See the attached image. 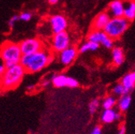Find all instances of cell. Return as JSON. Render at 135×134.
<instances>
[{"label":"cell","instance_id":"cb8c5ba5","mask_svg":"<svg viewBox=\"0 0 135 134\" xmlns=\"http://www.w3.org/2000/svg\"><path fill=\"white\" fill-rule=\"evenodd\" d=\"M101 44H102L104 47H105L106 49H112L114 46V41L110 37H107Z\"/></svg>","mask_w":135,"mask_h":134},{"label":"cell","instance_id":"7c38bea8","mask_svg":"<svg viewBox=\"0 0 135 134\" xmlns=\"http://www.w3.org/2000/svg\"><path fill=\"white\" fill-rule=\"evenodd\" d=\"M121 84L123 85L124 91H125V95L129 94L131 91H133L134 85H135V72H129L126 74L121 81Z\"/></svg>","mask_w":135,"mask_h":134},{"label":"cell","instance_id":"603a6c76","mask_svg":"<svg viewBox=\"0 0 135 134\" xmlns=\"http://www.w3.org/2000/svg\"><path fill=\"white\" fill-rule=\"evenodd\" d=\"M31 17H32V14L29 12H22L21 14L18 16L19 20H22V21H24V22H29L31 19Z\"/></svg>","mask_w":135,"mask_h":134},{"label":"cell","instance_id":"44dd1931","mask_svg":"<svg viewBox=\"0 0 135 134\" xmlns=\"http://www.w3.org/2000/svg\"><path fill=\"white\" fill-rule=\"evenodd\" d=\"M113 93L115 96H122L123 95H125V91L123 85L121 83H119L114 86L113 88Z\"/></svg>","mask_w":135,"mask_h":134},{"label":"cell","instance_id":"f1b7e54d","mask_svg":"<svg viewBox=\"0 0 135 134\" xmlns=\"http://www.w3.org/2000/svg\"><path fill=\"white\" fill-rule=\"evenodd\" d=\"M125 132H126V128H125V126H124V125H123V126L121 127V128L119 129L117 134H125Z\"/></svg>","mask_w":135,"mask_h":134},{"label":"cell","instance_id":"4dcf8cb0","mask_svg":"<svg viewBox=\"0 0 135 134\" xmlns=\"http://www.w3.org/2000/svg\"><path fill=\"white\" fill-rule=\"evenodd\" d=\"M121 117H122V115H121L119 113L116 112V115H115V120H119V119L121 118Z\"/></svg>","mask_w":135,"mask_h":134},{"label":"cell","instance_id":"6da1fadb","mask_svg":"<svg viewBox=\"0 0 135 134\" xmlns=\"http://www.w3.org/2000/svg\"><path fill=\"white\" fill-rule=\"evenodd\" d=\"M52 61V53L45 48L31 54H22L20 64L26 73H36L46 68Z\"/></svg>","mask_w":135,"mask_h":134},{"label":"cell","instance_id":"f546056e","mask_svg":"<svg viewBox=\"0 0 135 134\" xmlns=\"http://www.w3.org/2000/svg\"><path fill=\"white\" fill-rule=\"evenodd\" d=\"M34 89H35V86L34 85H29L26 86V91H34Z\"/></svg>","mask_w":135,"mask_h":134},{"label":"cell","instance_id":"9a60e30c","mask_svg":"<svg viewBox=\"0 0 135 134\" xmlns=\"http://www.w3.org/2000/svg\"><path fill=\"white\" fill-rule=\"evenodd\" d=\"M68 77L64 74H54L51 78V82L57 88L64 87L67 86Z\"/></svg>","mask_w":135,"mask_h":134},{"label":"cell","instance_id":"3957f363","mask_svg":"<svg viewBox=\"0 0 135 134\" xmlns=\"http://www.w3.org/2000/svg\"><path fill=\"white\" fill-rule=\"evenodd\" d=\"M22 56V53L19 44L6 41L0 47V58L3 59L6 68L19 64Z\"/></svg>","mask_w":135,"mask_h":134},{"label":"cell","instance_id":"ba28073f","mask_svg":"<svg viewBox=\"0 0 135 134\" xmlns=\"http://www.w3.org/2000/svg\"><path fill=\"white\" fill-rule=\"evenodd\" d=\"M78 49L75 46H69L67 49L59 53V62L64 66H69L73 63L78 56Z\"/></svg>","mask_w":135,"mask_h":134},{"label":"cell","instance_id":"d6986e66","mask_svg":"<svg viewBox=\"0 0 135 134\" xmlns=\"http://www.w3.org/2000/svg\"><path fill=\"white\" fill-rule=\"evenodd\" d=\"M116 104V99L114 96H108L106 97L102 102V107L104 110H109V109H112L113 107Z\"/></svg>","mask_w":135,"mask_h":134},{"label":"cell","instance_id":"5bb4252c","mask_svg":"<svg viewBox=\"0 0 135 134\" xmlns=\"http://www.w3.org/2000/svg\"><path fill=\"white\" fill-rule=\"evenodd\" d=\"M112 58L114 65L119 66L124 62V50L119 47H114L112 50Z\"/></svg>","mask_w":135,"mask_h":134},{"label":"cell","instance_id":"8992f818","mask_svg":"<svg viewBox=\"0 0 135 134\" xmlns=\"http://www.w3.org/2000/svg\"><path fill=\"white\" fill-rule=\"evenodd\" d=\"M70 46V37L66 31L55 34L51 39V47L53 51L59 53Z\"/></svg>","mask_w":135,"mask_h":134},{"label":"cell","instance_id":"5b68a950","mask_svg":"<svg viewBox=\"0 0 135 134\" xmlns=\"http://www.w3.org/2000/svg\"><path fill=\"white\" fill-rule=\"evenodd\" d=\"M22 54H31L45 49L43 42L37 38L26 39L19 43Z\"/></svg>","mask_w":135,"mask_h":134},{"label":"cell","instance_id":"e0dca14e","mask_svg":"<svg viewBox=\"0 0 135 134\" xmlns=\"http://www.w3.org/2000/svg\"><path fill=\"white\" fill-rule=\"evenodd\" d=\"M115 115H116V111L113 109L105 110L100 117L101 121L105 123H110L115 120Z\"/></svg>","mask_w":135,"mask_h":134},{"label":"cell","instance_id":"4316f807","mask_svg":"<svg viewBox=\"0 0 135 134\" xmlns=\"http://www.w3.org/2000/svg\"><path fill=\"white\" fill-rule=\"evenodd\" d=\"M90 134H101V128L100 126H96L94 128Z\"/></svg>","mask_w":135,"mask_h":134},{"label":"cell","instance_id":"277c9868","mask_svg":"<svg viewBox=\"0 0 135 134\" xmlns=\"http://www.w3.org/2000/svg\"><path fill=\"white\" fill-rule=\"evenodd\" d=\"M130 22L125 17H111L110 22L105 26L103 31L112 39L119 38L127 31Z\"/></svg>","mask_w":135,"mask_h":134},{"label":"cell","instance_id":"ac0fdd59","mask_svg":"<svg viewBox=\"0 0 135 134\" xmlns=\"http://www.w3.org/2000/svg\"><path fill=\"white\" fill-rule=\"evenodd\" d=\"M99 47H100V44H97V43L87 41V42L84 43L82 46L80 47L78 51L81 53H86L87 51H95V50H97V49H99Z\"/></svg>","mask_w":135,"mask_h":134},{"label":"cell","instance_id":"484cf974","mask_svg":"<svg viewBox=\"0 0 135 134\" xmlns=\"http://www.w3.org/2000/svg\"><path fill=\"white\" fill-rule=\"evenodd\" d=\"M6 70V67H5V64L3 61V59L0 58V78L2 77V76L3 75V73Z\"/></svg>","mask_w":135,"mask_h":134},{"label":"cell","instance_id":"4fadbf2b","mask_svg":"<svg viewBox=\"0 0 135 134\" xmlns=\"http://www.w3.org/2000/svg\"><path fill=\"white\" fill-rule=\"evenodd\" d=\"M107 35L103 31H97V30H92L88 36H87V39L90 42H94L97 44H102V42L107 38Z\"/></svg>","mask_w":135,"mask_h":134},{"label":"cell","instance_id":"d4e9b609","mask_svg":"<svg viewBox=\"0 0 135 134\" xmlns=\"http://www.w3.org/2000/svg\"><path fill=\"white\" fill-rule=\"evenodd\" d=\"M18 20H19V17H18L17 15L12 16V17L9 19V21H8V26H9V27H10V28H12L13 26H14L15 22H17Z\"/></svg>","mask_w":135,"mask_h":134},{"label":"cell","instance_id":"9c48e42d","mask_svg":"<svg viewBox=\"0 0 135 134\" xmlns=\"http://www.w3.org/2000/svg\"><path fill=\"white\" fill-rule=\"evenodd\" d=\"M110 16L107 12H100L99 14L95 17L92 22V30L97 31H103L105 26L110 20Z\"/></svg>","mask_w":135,"mask_h":134},{"label":"cell","instance_id":"30bf717a","mask_svg":"<svg viewBox=\"0 0 135 134\" xmlns=\"http://www.w3.org/2000/svg\"><path fill=\"white\" fill-rule=\"evenodd\" d=\"M109 15L110 17H124V3L120 0H114L109 4Z\"/></svg>","mask_w":135,"mask_h":134},{"label":"cell","instance_id":"52a82bcc","mask_svg":"<svg viewBox=\"0 0 135 134\" xmlns=\"http://www.w3.org/2000/svg\"><path fill=\"white\" fill-rule=\"evenodd\" d=\"M51 31L54 35L65 31L68 27L67 19L63 15H54L50 18Z\"/></svg>","mask_w":135,"mask_h":134},{"label":"cell","instance_id":"8fae6325","mask_svg":"<svg viewBox=\"0 0 135 134\" xmlns=\"http://www.w3.org/2000/svg\"><path fill=\"white\" fill-rule=\"evenodd\" d=\"M124 3V17L129 22L135 18V1L133 0H126Z\"/></svg>","mask_w":135,"mask_h":134},{"label":"cell","instance_id":"7a4b0ae2","mask_svg":"<svg viewBox=\"0 0 135 134\" xmlns=\"http://www.w3.org/2000/svg\"><path fill=\"white\" fill-rule=\"evenodd\" d=\"M26 73L24 68L20 63L6 68L3 75L0 78V89L5 91L15 89L21 84Z\"/></svg>","mask_w":135,"mask_h":134},{"label":"cell","instance_id":"1f68e13d","mask_svg":"<svg viewBox=\"0 0 135 134\" xmlns=\"http://www.w3.org/2000/svg\"><path fill=\"white\" fill-rule=\"evenodd\" d=\"M48 2L50 3V4H55L59 2V0H48Z\"/></svg>","mask_w":135,"mask_h":134},{"label":"cell","instance_id":"83f0119b","mask_svg":"<svg viewBox=\"0 0 135 134\" xmlns=\"http://www.w3.org/2000/svg\"><path fill=\"white\" fill-rule=\"evenodd\" d=\"M40 84H41V86H42V87H47L48 86H50V80H47V79H45V80H43V81L40 82Z\"/></svg>","mask_w":135,"mask_h":134},{"label":"cell","instance_id":"ffe728a7","mask_svg":"<svg viewBox=\"0 0 135 134\" xmlns=\"http://www.w3.org/2000/svg\"><path fill=\"white\" fill-rule=\"evenodd\" d=\"M99 105H100V101L98 99H93L91 101L89 104V112L91 115H94L97 109L99 108Z\"/></svg>","mask_w":135,"mask_h":134},{"label":"cell","instance_id":"2e32d148","mask_svg":"<svg viewBox=\"0 0 135 134\" xmlns=\"http://www.w3.org/2000/svg\"><path fill=\"white\" fill-rule=\"evenodd\" d=\"M131 100H132V97L129 94L123 95L122 96H120L119 101H118V107H119V110L126 111L129 108V105L131 104Z\"/></svg>","mask_w":135,"mask_h":134},{"label":"cell","instance_id":"7402d4cb","mask_svg":"<svg viewBox=\"0 0 135 134\" xmlns=\"http://www.w3.org/2000/svg\"><path fill=\"white\" fill-rule=\"evenodd\" d=\"M78 82L75 78L71 77H68L67 79V86L68 87H70V88H75L77 86H78Z\"/></svg>","mask_w":135,"mask_h":134}]
</instances>
